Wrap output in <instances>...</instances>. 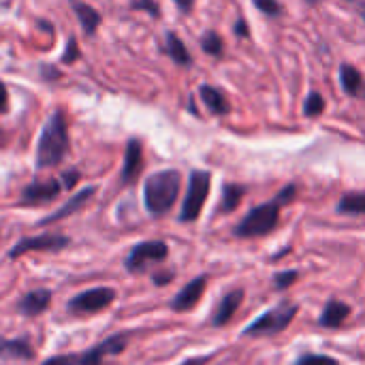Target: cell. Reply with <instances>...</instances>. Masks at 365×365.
Masks as SVG:
<instances>
[{
    "label": "cell",
    "instance_id": "obj_1",
    "mask_svg": "<svg viewBox=\"0 0 365 365\" xmlns=\"http://www.w3.org/2000/svg\"><path fill=\"white\" fill-rule=\"evenodd\" d=\"M71 148L68 139V124H66V113L62 109H56L49 120L43 126V133L38 137L36 145V169H51L58 167Z\"/></svg>",
    "mask_w": 365,
    "mask_h": 365
},
{
    "label": "cell",
    "instance_id": "obj_2",
    "mask_svg": "<svg viewBox=\"0 0 365 365\" xmlns=\"http://www.w3.org/2000/svg\"><path fill=\"white\" fill-rule=\"evenodd\" d=\"M182 188V173L178 169H163L152 173L143 184V203L152 216H165L178 201Z\"/></svg>",
    "mask_w": 365,
    "mask_h": 365
},
{
    "label": "cell",
    "instance_id": "obj_3",
    "mask_svg": "<svg viewBox=\"0 0 365 365\" xmlns=\"http://www.w3.org/2000/svg\"><path fill=\"white\" fill-rule=\"evenodd\" d=\"M280 203L274 199L269 203H263V205H257L252 207L240 222L237 227L233 229L235 237H242V240H252V237H261V235H267L272 233L278 222H280Z\"/></svg>",
    "mask_w": 365,
    "mask_h": 365
},
{
    "label": "cell",
    "instance_id": "obj_4",
    "mask_svg": "<svg viewBox=\"0 0 365 365\" xmlns=\"http://www.w3.org/2000/svg\"><path fill=\"white\" fill-rule=\"evenodd\" d=\"M169 257V246L160 240H150V242H139L130 248V252L124 259V267L128 274H143L152 265L165 263Z\"/></svg>",
    "mask_w": 365,
    "mask_h": 365
},
{
    "label": "cell",
    "instance_id": "obj_5",
    "mask_svg": "<svg viewBox=\"0 0 365 365\" xmlns=\"http://www.w3.org/2000/svg\"><path fill=\"white\" fill-rule=\"evenodd\" d=\"M118 293L111 287H94L73 295L66 304V312L73 317H92L107 310L115 302Z\"/></svg>",
    "mask_w": 365,
    "mask_h": 365
},
{
    "label": "cell",
    "instance_id": "obj_6",
    "mask_svg": "<svg viewBox=\"0 0 365 365\" xmlns=\"http://www.w3.org/2000/svg\"><path fill=\"white\" fill-rule=\"evenodd\" d=\"M210 186H212V175L207 171L197 169L190 173L188 192L184 197L182 210H180V222H195L201 216L203 205H205L207 195H210Z\"/></svg>",
    "mask_w": 365,
    "mask_h": 365
},
{
    "label": "cell",
    "instance_id": "obj_7",
    "mask_svg": "<svg viewBox=\"0 0 365 365\" xmlns=\"http://www.w3.org/2000/svg\"><path fill=\"white\" fill-rule=\"evenodd\" d=\"M297 312H299V306H287V304H282V306L265 312L263 317H259L255 323H250L244 329V336H250V338L278 336V334H282L293 323V319L297 317Z\"/></svg>",
    "mask_w": 365,
    "mask_h": 365
},
{
    "label": "cell",
    "instance_id": "obj_8",
    "mask_svg": "<svg viewBox=\"0 0 365 365\" xmlns=\"http://www.w3.org/2000/svg\"><path fill=\"white\" fill-rule=\"evenodd\" d=\"M130 342V331H118L98 344L90 346L81 355H77V365H109L111 359L120 357Z\"/></svg>",
    "mask_w": 365,
    "mask_h": 365
},
{
    "label": "cell",
    "instance_id": "obj_9",
    "mask_svg": "<svg viewBox=\"0 0 365 365\" xmlns=\"http://www.w3.org/2000/svg\"><path fill=\"white\" fill-rule=\"evenodd\" d=\"M71 246V237L62 235V233H41V235H30V237H21L11 250H9V259H21L28 252H62L64 248Z\"/></svg>",
    "mask_w": 365,
    "mask_h": 365
},
{
    "label": "cell",
    "instance_id": "obj_10",
    "mask_svg": "<svg viewBox=\"0 0 365 365\" xmlns=\"http://www.w3.org/2000/svg\"><path fill=\"white\" fill-rule=\"evenodd\" d=\"M62 182L56 180V178H49V180H32L19 195V201L17 205L19 207H41V205H47L51 201H56L62 192Z\"/></svg>",
    "mask_w": 365,
    "mask_h": 365
},
{
    "label": "cell",
    "instance_id": "obj_11",
    "mask_svg": "<svg viewBox=\"0 0 365 365\" xmlns=\"http://www.w3.org/2000/svg\"><path fill=\"white\" fill-rule=\"evenodd\" d=\"M143 171V148L139 139H130L124 152V165L120 173V186H133Z\"/></svg>",
    "mask_w": 365,
    "mask_h": 365
},
{
    "label": "cell",
    "instance_id": "obj_12",
    "mask_svg": "<svg viewBox=\"0 0 365 365\" xmlns=\"http://www.w3.org/2000/svg\"><path fill=\"white\" fill-rule=\"evenodd\" d=\"M51 299H53V293L49 289H32V291L21 295L15 310L26 319H36V317H41L43 312L49 310Z\"/></svg>",
    "mask_w": 365,
    "mask_h": 365
},
{
    "label": "cell",
    "instance_id": "obj_13",
    "mask_svg": "<svg viewBox=\"0 0 365 365\" xmlns=\"http://www.w3.org/2000/svg\"><path fill=\"white\" fill-rule=\"evenodd\" d=\"M34 359V349L28 338L0 336V361L2 364H28Z\"/></svg>",
    "mask_w": 365,
    "mask_h": 365
},
{
    "label": "cell",
    "instance_id": "obj_14",
    "mask_svg": "<svg viewBox=\"0 0 365 365\" xmlns=\"http://www.w3.org/2000/svg\"><path fill=\"white\" fill-rule=\"evenodd\" d=\"M96 195V186H86V188H81L77 195H73L62 207H58L53 214H49V216H45V218H41L38 222H36V227H47V225H56V222H60V220H64V218H68V216H73V214H77L92 197Z\"/></svg>",
    "mask_w": 365,
    "mask_h": 365
},
{
    "label": "cell",
    "instance_id": "obj_15",
    "mask_svg": "<svg viewBox=\"0 0 365 365\" xmlns=\"http://www.w3.org/2000/svg\"><path fill=\"white\" fill-rule=\"evenodd\" d=\"M205 287H207V276H199V278L190 280V282L171 299V310H173V312H188V310H192V308L201 302V297H203V293H205Z\"/></svg>",
    "mask_w": 365,
    "mask_h": 365
},
{
    "label": "cell",
    "instance_id": "obj_16",
    "mask_svg": "<svg viewBox=\"0 0 365 365\" xmlns=\"http://www.w3.org/2000/svg\"><path fill=\"white\" fill-rule=\"evenodd\" d=\"M242 302H244V291H242V289H235V291L227 293V295L220 299L218 308L214 310L212 325H214V327H225V325L235 317V312L240 310Z\"/></svg>",
    "mask_w": 365,
    "mask_h": 365
},
{
    "label": "cell",
    "instance_id": "obj_17",
    "mask_svg": "<svg viewBox=\"0 0 365 365\" xmlns=\"http://www.w3.org/2000/svg\"><path fill=\"white\" fill-rule=\"evenodd\" d=\"M349 317H351V306H349V304H344V302H340V299H329L327 306H325L323 312H321L319 323H321L323 327H327V329H336V327H340Z\"/></svg>",
    "mask_w": 365,
    "mask_h": 365
},
{
    "label": "cell",
    "instance_id": "obj_18",
    "mask_svg": "<svg viewBox=\"0 0 365 365\" xmlns=\"http://www.w3.org/2000/svg\"><path fill=\"white\" fill-rule=\"evenodd\" d=\"M71 6H73V11L77 15L79 24H81L86 36H94L96 28L101 26V13L94 6H90L88 2H81V0H71Z\"/></svg>",
    "mask_w": 365,
    "mask_h": 365
},
{
    "label": "cell",
    "instance_id": "obj_19",
    "mask_svg": "<svg viewBox=\"0 0 365 365\" xmlns=\"http://www.w3.org/2000/svg\"><path fill=\"white\" fill-rule=\"evenodd\" d=\"M199 94H201L203 103L207 105V109H210L214 115H227V113L231 111L229 101L225 98V94H222L218 88H214V86H210V83H203L201 90H199Z\"/></svg>",
    "mask_w": 365,
    "mask_h": 365
},
{
    "label": "cell",
    "instance_id": "obj_20",
    "mask_svg": "<svg viewBox=\"0 0 365 365\" xmlns=\"http://www.w3.org/2000/svg\"><path fill=\"white\" fill-rule=\"evenodd\" d=\"M165 51L167 56L178 64V66H190L192 64V58L184 45V41L175 34V32H167L165 36Z\"/></svg>",
    "mask_w": 365,
    "mask_h": 365
},
{
    "label": "cell",
    "instance_id": "obj_21",
    "mask_svg": "<svg viewBox=\"0 0 365 365\" xmlns=\"http://www.w3.org/2000/svg\"><path fill=\"white\" fill-rule=\"evenodd\" d=\"M340 81H342V88H344L346 94L357 96L361 92L364 77H361V73L353 64H342L340 66Z\"/></svg>",
    "mask_w": 365,
    "mask_h": 365
},
{
    "label": "cell",
    "instance_id": "obj_22",
    "mask_svg": "<svg viewBox=\"0 0 365 365\" xmlns=\"http://www.w3.org/2000/svg\"><path fill=\"white\" fill-rule=\"evenodd\" d=\"M340 214H351V216H361L365 214V190L361 192H349L340 199L338 203Z\"/></svg>",
    "mask_w": 365,
    "mask_h": 365
},
{
    "label": "cell",
    "instance_id": "obj_23",
    "mask_svg": "<svg viewBox=\"0 0 365 365\" xmlns=\"http://www.w3.org/2000/svg\"><path fill=\"white\" fill-rule=\"evenodd\" d=\"M244 195H246V188H244L242 184H227V186L222 188L220 210H222V212H233V210L240 205V201L244 199Z\"/></svg>",
    "mask_w": 365,
    "mask_h": 365
},
{
    "label": "cell",
    "instance_id": "obj_24",
    "mask_svg": "<svg viewBox=\"0 0 365 365\" xmlns=\"http://www.w3.org/2000/svg\"><path fill=\"white\" fill-rule=\"evenodd\" d=\"M325 111V98L321 92H310L306 103H304V113L308 118H319Z\"/></svg>",
    "mask_w": 365,
    "mask_h": 365
},
{
    "label": "cell",
    "instance_id": "obj_25",
    "mask_svg": "<svg viewBox=\"0 0 365 365\" xmlns=\"http://www.w3.org/2000/svg\"><path fill=\"white\" fill-rule=\"evenodd\" d=\"M201 47H203V51L210 53V56H216V58L222 56V38H220L214 30H207V32L203 34Z\"/></svg>",
    "mask_w": 365,
    "mask_h": 365
},
{
    "label": "cell",
    "instance_id": "obj_26",
    "mask_svg": "<svg viewBox=\"0 0 365 365\" xmlns=\"http://www.w3.org/2000/svg\"><path fill=\"white\" fill-rule=\"evenodd\" d=\"M297 278H299V274H297L295 269L280 272V274L274 276V287H276L278 291H287V289H291V287L297 282Z\"/></svg>",
    "mask_w": 365,
    "mask_h": 365
},
{
    "label": "cell",
    "instance_id": "obj_27",
    "mask_svg": "<svg viewBox=\"0 0 365 365\" xmlns=\"http://www.w3.org/2000/svg\"><path fill=\"white\" fill-rule=\"evenodd\" d=\"M79 45H77V38L75 36H68V41H66V47H64V53H62V62L64 64H73V62H77L79 60Z\"/></svg>",
    "mask_w": 365,
    "mask_h": 365
},
{
    "label": "cell",
    "instance_id": "obj_28",
    "mask_svg": "<svg viewBox=\"0 0 365 365\" xmlns=\"http://www.w3.org/2000/svg\"><path fill=\"white\" fill-rule=\"evenodd\" d=\"M295 365H340V361H336L334 357H327V355H304L297 359Z\"/></svg>",
    "mask_w": 365,
    "mask_h": 365
},
{
    "label": "cell",
    "instance_id": "obj_29",
    "mask_svg": "<svg viewBox=\"0 0 365 365\" xmlns=\"http://www.w3.org/2000/svg\"><path fill=\"white\" fill-rule=\"evenodd\" d=\"M130 9L135 11H145L152 17H160V6L156 4V0H133Z\"/></svg>",
    "mask_w": 365,
    "mask_h": 365
},
{
    "label": "cell",
    "instance_id": "obj_30",
    "mask_svg": "<svg viewBox=\"0 0 365 365\" xmlns=\"http://www.w3.org/2000/svg\"><path fill=\"white\" fill-rule=\"evenodd\" d=\"M252 2H255V6H257L259 11H263V13L269 15V17H276V15H280V11H282V6H280L278 0H252Z\"/></svg>",
    "mask_w": 365,
    "mask_h": 365
},
{
    "label": "cell",
    "instance_id": "obj_31",
    "mask_svg": "<svg viewBox=\"0 0 365 365\" xmlns=\"http://www.w3.org/2000/svg\"><path fill=\"white\" fill-rule=\"evenodd\" d=\"M295 195H297V186H295V184H289V186H284V188L276 195V201H278L280 205H287V203H291V201L295 199Z\"/></svg>",
    "mask_w": 365,
    "mask_h": 365
},
{
    "label": "cell",
    "instance_id": "obj_32",
    "mask_svg": "<svg viewBox=\"0 0 365 365\" xmlns=\"http://www.w3.org/2000/svg\"><path fill=\"white\" fill-rule=\"evenodd\" d=\"M60 182H62V188H64V190H73L75 184L79 182V171H77V169H68L66 173H62Z\"/></svg>",
    "mask_w": 365,
    "mask_h": 365
},
{
    "label": "cell",
    "instance_id": "obj_33",
    "mask_svg": "<svg viewBox=\"0 0 365 365\" xmlns=\"http://www.w3.org/2000/svg\"><path fill=\"white\" fill-rule=\"evenodd\" d=\"M41 365H77V355H53Z\"/></svg>",
    "mask_w": 365,
    "mask_h": 365
},
{
    "label": "cell",
    "instance_id": "obj_34",
    "mask_svg": "<svg viewBox=\"0 0 365 365\" xmlns=\"http://www.w3.org/2000/svg\"><path fill=\"white\" fill-rule=\"evenodd\" d=\"M173 278H175V274H173V272H169V269L152 274V282H154L156 287H167V284H171V280H173Z\"/></svg>",
    "mask_w": 365,
    "mask_h": 365
},
{
    "label": "cell",
    "instance_id": "obj_35",
    "mask_svg": "<svg viewBox=\"0 0 365 365\" xmlns=\"http://www.w3.org/2000/svg\"><path fill=\"white\" fill-rule=\"evenodd\" d=\"M233 32H235L240 38H248V36H250V28H248L246 19H237L235 26H233Z\"/></svg>",
    "mask_w": 365,
    "mask_h": 365
},
{
    "label": "cell",
    "instance_id": "obj_36",
    "mask_svg": "<svg viewBox=\"0 0 365 365\" xmlns=\"http://www.w3.org/2000/svg\"><path fill=\"white\" fill-rule=\"evenodd\" d=\"M9 109V90L6 86L0 81V113H4Z\"/></svg>",
    "mask_w": 365,
    "mask_h": 365
},
{
    "label": "cell",
    "instance_id": "obj_37",
    "mask_svg": "<svg viewBox=\"0 0 365 365\" xmlns=\"http://www.w3.org/2000/svg\"><path fill=\"white\" fill-rule=\"evenodd\" d=\"M175 2V6L186 15V13H190L192 11V6H195V0H173Z\"/></svg>",
    "mask_w": 365,
    "mask_h": 365
},
{
    "label": "cell",
    "instance_id": "obj_38",
    "mask_svg": "<svg viewBox=\"0 0 365 365\" xmlns=\"http://www.w3.org/2000/svg\"><path fill=\"white\" fill-rule=\"evenodd\" d=\"M212 357L210 355H205V357H192V359H186V361H182L180 365H207Z\"/></svg>",
    "mask_w": 365,
    "mask_h": 365
},
{
    "label": "cell",
    "instance_id": "obj_39",
    "mask_svg": "<svg viewBox=\"0 0 365 365\" xmlns=\"http://www.w3.org/2000/svg\"><path fill=\"white\" fill-rule=\"evenodd\" d=\"M49 68H51V66H43V75H45V77H51V79H58L60 73H58V71H49Z\"/></svg>",
    "mask_w": 365,
    "mask_h": 365
},
{
    "label": "cell",
    "instance_id": "obj_40",
    "mask_svg": "<svg viewBox=\"0 0 365 365\" xmlns=\"http://www.w3.org/2000/svg\"><path fill=\"white\" fill-rule=\"evenodd\" d=\"M359 11H361V17H364V19H365V2H364V4H361V6H359Z\"/></svg>",
    "mask_w": 365,
    "mask_h": 365
},
{
    "label": "cell",
    "instance_id": "obj_41",
    "mask_svg": "<svg viewBox=\"0 0 365 365\" xmlns=\"http://www.w3.org/2000/svg\"><path fill=\"white\" fill-rule=\"evenodd\" d=\"M306 2H308V4H319L321 0H306Z\"/></svg>",
    "mask_w": 365,
    "mask_h": 365
},
{
    "label": "cell",
    "instance_id": "obj_42",
    "mask_svg": "<svg viewBox=\"0 0 365 365\" xmlns=\"http://www.w3.org/2000/svg\"><path fill=\"white\" fill-rule=\"evenodd\" d=\"M349 2H351V0H349Z\"/></svg>",
    "mask_w": 365,
    "mask_h": 365
},
{
    "label": "cell",
    "instance_id": "obj_43",
    "mask_svg": "<svg viewBox=\"0 0 365 365\" xmlns=\"http://www.w3.org/2000/svg\"><path fill=\"white\" fill-rule=\"evenodd\" d=\"M364 94H365V92H364Z\"/></svg>",
    "mask_w": 365,
    "mask_h": 365
}]
</instances>
